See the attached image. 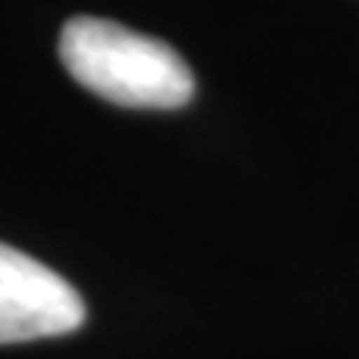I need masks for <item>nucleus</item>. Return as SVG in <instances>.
I'll return each mask as SVG.
<instances>
[{"mask_svg":"<svg viewBox=\"0 0 359 359\" xmlns=\"http://www.w3.org/2000/svg\"><path fill=\"white\" fill-rule=\"evenodd\" d=\"M85 323V301L59 271L0 242V345L59 337Z\"/></svg>","mask_w":359,"mask_h":359,"instance_id":"2","label":"nucleus"},{"mask_svg":"<svg viewBox=\"0 0 359 359\" xmlns=\"http://www.w3.org/2000/svg\"><path fill=\"white\" fill-rule=\"evenodd\" d=\"M59 59L81 88L118 107L172 110L194 95L191 67L165 41L110 19H70L59 34Z\"/></svg>","mask_w":359,"mask_h":359,"instance_id":"1","label":"nucleus"}]
</instances>
